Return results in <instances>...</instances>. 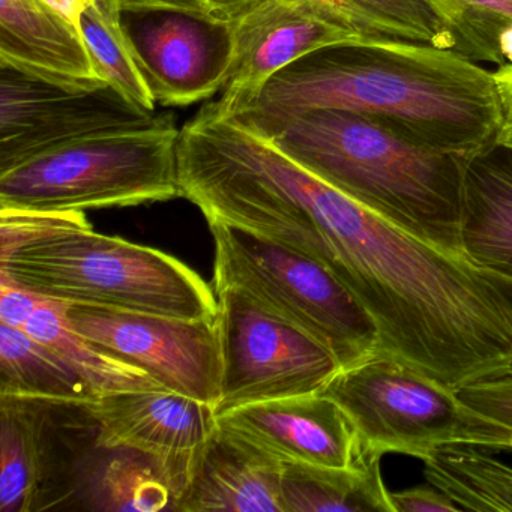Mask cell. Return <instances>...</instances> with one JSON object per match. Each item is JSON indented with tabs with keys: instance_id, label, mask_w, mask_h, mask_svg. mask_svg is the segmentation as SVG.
<instances>
[{
	"instance_id": "cell-1",
	"label": "cell",
	"mask_w": 512,
	"mask_h": 512,
	"mask_svg": "<svg viewBox=\"0 0 512 512\" xmlns=\"http://www.w3.org/2000/svg\"><path fill=\"white\" fill-rule=\"evenodd\" d=\"M311 109L385 122L404 136L472 160L496 146L491 71L455 50L416 44L322 47L284 68L236 121L260 127Z\"/></svg>"
},
{
	"instance_id": "cell-2",
	"label": "cell",
	"mask_w": 512,
	"mask_h": 512,
	"mask_svg": "<svg viewBox=\"0 0 512 512\" xmlns=\"http://www.w3.org/2000/svg\"><path fill=\"white\" fill-rule=\"evenodd\" d=\"M248 128L361 205L461 254L469 158L422 145L385 122L347 110H305Z\"/></svg>"
},
{
	"instance_id": "cell-3",
	"label": "cell",
	"mask_w": 512,
	"mask_h": 512,
	"mask_svg": "<svg viewBox=\"0 0 512 512\" xmlns=\"http://www.w3.org/2000/svg\"><path fill=\"white\" fill-rule=\"evenodd\" d=\"M0 274L68 305L217 320L215 290L184 262L91 227L46 233L0 257Z\"/></svg>"
},
{
	"instance_id": "cell-4",
	"label": "cell",
	"mask_w": 512,
	"mask_h": 512,
	"mask_svg": "<svg viewBox=\"0 0 512 512\" xmlns=\"http://www.w3.org/2000/svg\"><path fill=\"white\" fill-rule=\"evenodd\" d=\"M178 142L172 118L50 149L0 173V209L85 212L175 199Z\"/></svg>"
},
{
	"instance_id": "cell-5",
	"label": "cell",
	"mask_w": 512,
	"mask_h": 512,
	"mask_svg": "<svg viewBox=\"0 0 512 512\" xmlns=\"http://www.w3.org/2000/svg\"><path fill=\"white\" fill-rule=\"evenodd\" d=\"M344 410L374 457L424 461L446 445L512 449V428L472 409L457 391L409 362L376 352L341 368L319 392Z\"/></svg>"
},
{
	"instance_id": "cell-6",
	"label": "cell",
	"mask_w": 512,
	"mask_h": 512,
	"mask_svg": "<svg viewBox=\"0 0 512 512\" xmlns=\"http://www.w3.org/2000/svg\"><path fill=\"white\" fill-rule=\"evenodd\" d=\"M208 224L215 244V292L242 293L322 344L341 368L379 352L376 323L325 266L247 230Z\"/></svg>"
},
{
	"instance_id": "cell-7",
	"label": "cell",
	"mask_w": 512,
	"mask_h": 512,
	"mask_svg": "<svg viewBox=\"0 0 512 512\" xmlns=\"http://www.w3.org/2000/svg\"><path fill=\"white\" fill-rule=\"evenodd\" d=\"M169 119L137 106L106 80L0 59V173L76 140L157 127Z\"/></svg>"
},
{
	"instance_id": "cell-8",
	"label": "cell",
	"mask_w": 512,
	"mask_h": 512,
	"mask_svg": "<svg viewBox=\"0 0 512 512\" xmlns=\"http://www.w3.org/2000/svg\"><path fill=\"white\" fill-rule=\"evenodd\" d=\"M223 379L217 416L248 404L319 394L341 370L310 335L232 289L217 290Z\"/></svg>"
},
{
	"instance_id": "cell-9",
	"label": "cell",
	"mask_w": 512,
	"mask_h": 512,
	"mask_svg": "<svg viewBox=\"0 0 512 512\" xmlns=\"http://www.w3.org/2000/svg\"><path fill=\"white\" fill-rule=\"evenodd\" d=\"M68 326L98 349L146 371L167 391L215 404L223 379L217 320L68 305Z\"/></svg>"
},
{
	"instance_id": "cell-10",
	"label": "cell",
	"mask_w": 512,
	"mask_h": 512,
	"mask_svg": "<svg viewBox=\"0 0 512 512\" xmlns=\"http://www.w3.org/2000/svg\"><path fill=\"white\" fill-rule=\"evenodd\" d=\"M121 26L161 106H188L223 89L235 59V22L181 8H122Z\"/></svg>"
},
{
	"instance_id": "cell-11",
	"label": "cell",
	"mask_w": 512,
	"mask_h": 512,
	"mask_svg": "<svg viewBox=\"0 0 512 512\" xmlns=\"http://www.w3.org/2000/svg\"><path fill=\"white\" fill-rule=\"evenodd\" d=\"M83 407L94 419L97 448L151 455L169 473L178 497L194 454L218 427L212 404L167 389L101 395Z\"/></svg>"
},
{
	"instance_id": "cell-12",
	"label": "cell",
	"mask_w": 512,
	"mask_h": 512,
	"mask_svg": "<svg viewBox=\"0 0 512 512\" xmlns=\"http://www.w3.org/2000/svg\"><path fill=\"white\" fill-rule=\"evenodd\" d=\"M236 50L220 100L208 109L236 118L256 106L266 85L284 68L326 46L362 43L284 0H263L235 22Z\"/></svg>"
},
{
	"instance_id": "cell-13",
	"label": "cell",
	"mask_w": 512,
	"mask_h": 512,
	"mask_svg": "<svg viewBox=\"0 0 512 512\" xmlns=\"http://www.w3.org/2000/svg\"><path fill=\"white\" fill-rule=\"evenodd\" d=\"M218 424L283 463L353 469L374 457L362 451L349 416L322 394L236 407L218 416Z\"/></svg>"
},
{
	"instance_id": "cell-14",
	"label": "cell",
	"mask_w": 512,
	"mask_h": 512,
	"mask_svg": "<svg viewBox=\"0 0 512 512\" xmlns=\"http://www.w3.org/2000/svg\"><path fill=\"white\" fill-rule=\"evenodd\" d=\"M284 463L218 424L188 467L179 512H284Z\"/></svg>"
},
{
	"instance_id": "cell-15",
	"label": "cell",
	"mask_w": 512,
	"mask_h": 512,
	"mask_svg": "<svg viewBox=\"0 0 512 512\" xmlns=\"http://www.w3.org/2000/svg\"><path fill=\"white\" fill-rule=\"evenodd\" d=\"M56 403L0 397V512L46 511L73 496L56 476Z\"/></svg>"
},
{
	"instance_id": "cell-16",
	"label": "cell",
	"mask_w": 512,
	"mask_h": 512,
	"mask_svg": "<svg viewBox=\"0 0 512 512\" xmlns=\"http://www.w3.org/2000/svg\"><path fill=\"white\" fill-rule=\"evenodd\" d=\"M460 251L479 271L512 278V151L494 146L467 164Z\"/></svg>"
},
{
	"instance_id": "cell-17",
	"label": "cell",
	"mask_w": 512,
	"mask_h": 512,
	"mask_svg": "<svg viewBox=\"0 0 512 512\" xmlns=\"http://www.w3.org/2000/svg\"><path fill=\"white\" fill-rule=\"evenodd\" d=\"M362 43L455 50L451 26L431 0H284Z\"/></svg>"
},
{
	"instance_id": "cell-18",
	"label": "cell",
	"mask_w": 512,
	"mask_h": 512,
	"mask_svg": "<svg viewBox=\"0 0 512 512\" xmlns=\"http://www.w3.org/2000/svg\"><path fill=\"white\" fill-rule=\"evenodd\" d=\"M0 59L101 79L79 29L43 0H0Z\"/></svg>"
},
{
	"instance_id": "cell-19",
	"label": "cell",
	"mask_w": 512,
	"mask_h": 512,
	"mask_svg": "<svg viewBox=\"0 0 512 512\" xmlns=\"http://www.w3.org/2000/svg\"><path fill=\"white\" fill-rule=\"evenodd\" d=\"M380 460L370 457L353 469L284 463V512H394Z\"/></svg>"
},
{
	"instance_id": "cell-20",
	"label": "cell",
	"mask_w": 512,
	"mask_h": 512,
	"mask_svg": "<svg viewBox=\"0 0 512 512\" xmlns=\"http://www.w3.org/2000/svg\"><path fill=\"white\" fill-rule=\"evenodd\" d=\"M109 457L82 476L85 500L94 511H175V484L151 455L127 448L107 449Z\"/></svg>"
},
{
	"instance_id": "cell-21",
	"label": "cell",
	"mask_w": 512,
	"mask_h": 512,
	"mask_svg": "<svg viewBox=\"0 0 512 512\" xmlns=\"http://www.w3.org/2000/svg\"><path fill=\"white\" fill-rule=\"evenodd\" d=\"M64 302H44L26 323L25 331L46 344L89 386L95 397L125 391L164 389L146 371L98 349L68 326Z\"/></svg>"
},
{
	"instance_id": "cell-22",
	"label": "cell",
	"mask_w": 512,
	"mask_h": 512,
	"mask_svg": "<svg viewBox=\"0 0 512 512\" xmlns=\"http://www.w3.org/2000/svg\"><path fill=\"white\" fill-rule=\"evenodd\" d=\"M0 397L83 406L95 395L46 344L25 329L0 323Z\"/></svg>"
},
{
	"instance_id": "cell-23",
	"label": "cell",
	"mask_w": 512,
	"mask_h": 512,
	"mask_svg": "<svg viewBox=\"0 0 512 512\" xmlns=\"http://www.w3.org/2000/svg\"><path fill=\"white\" fill-rule=\"evenodd\" d=\"M478 448L442 446L425 458V479L461 511L512 512V466Z\"/></svg>"
},
{
	"instance_id": "cell-24",
	"label": "cell",
	"mask_w": 512,
	"mask_h": 512,
	"mask_svg": "<svg viewBox=\"0 0 512 512\" xmlns=\"http://www.w3.org/2000/svg\"><path fill=\"white\" fill-rule=\"evenodd\" d=\"M121 10V0H92L80 19V34L101 79L137 106L155 112L157 101L125 37Z\"/></svg>"
},
{
	"instance_id": "cell-25",
	"label": "cell",
	"mask_w": 512,
	"mask_h": 512,
	"mask_svg": "<svg viewBox=\"0 0 512 512\" xmlns=\"http://www.w3.org/2000/svg\"><path fill=\"white\" fill-rule=\"evenodd\" d=\"M475 62L512 64V0H431Z\"/></svg>"
},
{
	"instance_id": "cell-26",
	"label": "cell",
	"mask_w": 512,
	"mask_h": 512,
	"mask_svg": "<svg viewBox=\"0 0 512 512\" xmlns=\"http://www.w3.org/2000/svg\"><path fill=\"white\" fill-rule=\"evenodd\" d=\"M70 227H91L85 212L0 209V257L46 233Z\"/></svg>"
},
{
	"instance_id": "cell-27",
	"label": "cell",
	"mask_w": 512,
	"mask_h": 512,
	"mask_svg": "<svg viewBox=\"0 0 512 512\" xmlns=\"http://www.w3.org/2000/svg\"><path fill=\"white\" fill-rule=\"evenodd\" d=\"M458 395L472 409L512 428V374L470 383Z\"/></svg>"
},
{
	"instance_id": "cell-28",
	"label": "cell",
	"mask_w": 512,
	"mask_h": 512,
	"mask_svg": "<svg viewBox=\"0 0 512 512\" xmlns=\"http://www.w3.org/2000/svg\"><path fill=\"white\" fill-rule=\"evenodd\" d=\"M49 299L11 281L0 274V323L25 329L35 311Z\"/></svg>"
},
{
	"instance_id": "cell-29",
	"label": "cell",
	"mask_w": 512,
	"mask_h": 512,
	"mask_svg": "<svg viewBox=\"0 0 512 512\" xmlns=\"http://www.w3.org/2000/svg\"><path fill=\"white\" fill-rule=\"evenodd\" d=\"M394 512H458L457 503L434 485H418L407 490L391 491Z\"/></svg>"
},
{
	"instance_id": "cell-30",
	"label": "cell",
	"mask_w": 512,
	"mask_h": 512,
	"mask_svg": "<svg viewBox=\"0 0 512 512\" xmlns=\"http://www.w3.org/2000/svg\"><path fill=\"white\" fill-rule=\"evenodd\" d=\"M491 76L499 110L496 146L512 151V64L497 67Z\"/></svg>"
},
{
	"instance_id": "cell-31",
	"label": "cell",
	"mask_w": 512,
	"mask_h": 512,
	"mask_svg": "<svg viewBox=\"0 0 512 512\" xmlns=\"http://www.w3.org/2000/svg\"><path fill=\"white\" fill-rule=\"evenodd\" d=\"M263 0H205L206 13L221 20H236L250 13Z\"/></svg>"
},
{
	"instance_id": "cell-32",
	"label": "cell",
	"mask_w": 512,
	"mask_h": 512,
	"mask_svg": "<svg viewBox=\"0 0 512 512\" xmlns=\"http://www.w3.org/2000/svg\"><path fill=\"white\" fill-rule=\"evenodd\" d=\"M122 8H181L206 13L205 0H121Z\"/></svg>"
},
{
	"instance_id": "cell-33",
	"label": "cell",
	"mask_w": 512,
	"mask_h": 512,
	"mask_svg": "<svg viewBox=\"0 0 512 512\" xmlns=\"http://www.w3.org/2000/svg\"><path fill=\"white\" fill-rule=\"evenodd\" d=\"M43 2H46L49 7L58 11L61 16H64L68 22L73 23L79 29L83 11L91 4L92 0H43Z\"/></svg>"
},
{
	"instance_id": "cell-34",
	"label": "cell",
	"mask_w": 512,
	"mask_h": 512,
	"mask_svg": "<svg viewBox=\"0 0 512 512\" xmlns=\"http://www.w3.org/2000/svg\"><path fill=\"white\" fill-rule=\"evenodd\" d=\"M481 272L488 284L493 287L496 295L499 296L500 302H502L503 308H505L506 314L512 322V278L503 277V275L494 274L490 271Z\"/></svg>"
}]
</instances>
